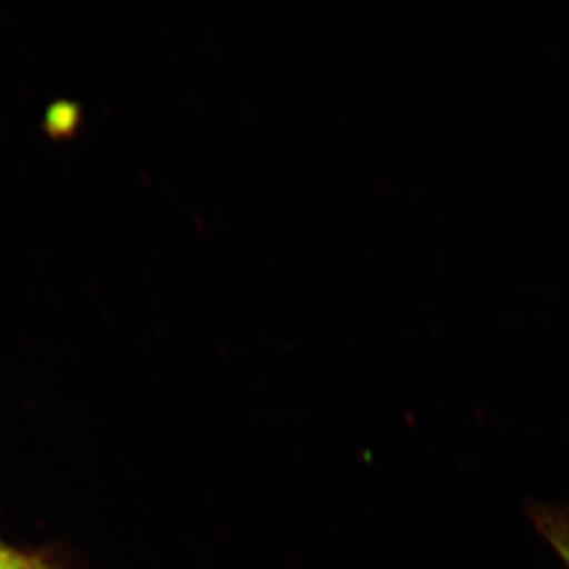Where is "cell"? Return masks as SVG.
<instances>
[{
	"mask_svg": "<svg viewBox=\"0 0 569 569\" xmlns=\"http://www.w3.org/2000/svg\"><path fill=\"white\" fill-rule=\"evenodd\" d=\"M535 529L559 553L569 569V508L535 505L530 508Z\"/></svg>",
	"mask_w": 569,
	"mask_h": 569,
	"instance_id": "cell-1",
	"label": "cell"
},
{
	"mask_svg": "<svg viewBox=\"0 0 569 569\" xmlns=\"http://www.w3.org/2000/svg\"><path fill=\"white\" fill-rule=\"evenodd\" d=\"M0 569H47L37 557L21 556L9 550L6 559L0 563Z\"/></svg>",
	"mask_w": 569,
	"mask_h": 569,
	"instance_id": "cell-2",
	"label": "cell"
},
{
	"mask_svg": "<svg viewBox=\"0 0 569 569\" xmlns=\"http://www.w3.org/2000/svg\"><path fill=\"white\" fill-rule=\"evenodd\" d=\"M7 553H9V549L0 548V563H2L3 559H6Z\"/></svg>",
	"mask_w": 569,
	"mask_h": 569,
	"instance_id": "cell-3",
	"label": "cell"
}]
</instances>
